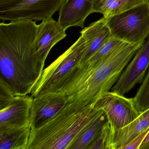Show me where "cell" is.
<instances>
[{"mask_svg":"<svg viewBox=\"0 0 149 149\" xmlns=\"http://www.w3.org/2000/svg\"><path fill=\"white\" fill-rule=\"evenodd\" d=\"M93 103L68 101L47 123L31 130L28 149H68L81 129L102 111Z\"/></svg>","mask_w":149,"mask_h":149,"instance_id":"2","label":"cell"},{"mask_svg":"<svg viewBox=\"0 0 149 149\" xmlns=\"http://www.w3.org/2000/svg\"><path fill=\"white\" fill-rule=\"evenodd\" d=\"M68 102L64 94L49 92L33 97L31 109L32 130H36L52 119Z\"/></svg>","mask_w":149,"mask_h":149,"instance_id":"9","label":"cell"},{"mask_svg":"<svg viewBox=\"0 0 149 149\" xmlns=\"http://www.w3.org/2000/svg\"><path fill=\"white\" fill-rule=\"evenodd\" d=\"M149 128V109L142 112L131 123L121 129L111 130L108 149H121Z\"/></svg>","mask_w":149,"mask_h":149,"instance_id":"14","label":"cell"},{"mask_svg":"<svg viewBox=\"0 0 149 149\" xmlns=\"http://www.w3.org/2000/svg\"><path fill=\"white\" fill-rule=\"evenodd\" d=\"M107 121L106 115L101 111L81 129L68 149H88Z\"/></svg>","mask_w":149,"mask_h":149,"instance_id":"15","label":"cell"},{"mask_svg":"<svg viewBox=\"0 0 149 149\" xmlns=\"http://www.w3.org/2000/svg\"><path fill=\"white\" fill-rule=\"evenodd\" d=\"M37 31L33 21L0 24V83L14 96L31 94L44 70L36 48Z\"/></svg>","mask_w":149,"mask_h":149,"instance_id":"1","label":"cell"},{"mask_svg":"<svg viewBox=\"0 0 149 149\" xmlns=\"http://www.w3.org/2000/svg\"><path fill=\"white\" fill-rule=\"evenodd\" d=\"M133 101L137 110L141 113L149 109V68Z\"/></svg>","mask_w":149,"mask_h":149,"instance_id":"19","label":"cell"},{"mask_svg":"<svg viewBox=\"0 0 149 149\" xmlns=\"http://www.w3.org/2000/svg\"><path fill=\"white\" fill-rule=\"evenodd\" d=\"M32 125L0 130V149H28Z\"/></svg>","mask_w":149,"mask_h":149,"instance_id":"16","label":"cell"},{"mask_svg":"<svg viewBox=\"0 0 149 149\" xmlns=\"http://www.w3.org/2000/svg\"><path fill=\"white\" fill-rule=\"evenodd\" d=\"M145 1V0H94L93 11L102 14L104 18H110Z\"/></svg>","mask_w":149,"mask_h":149,"instance_id":"17","label":"cell"},{"mask_svg":"<svg viewBox=\"0 0 149 149\" xmlns=\"http://www.w3.org/2000/svg\"><path fill=\"white\" fill-rule=\"evenodd\" d=\"M139 149H149V131L140 145Z\"/></svg>","mask_w":149,"mask_h":149,"instance_id":"23","label":"cell"},{"mask_svg":"<svg viewBox=\"0 0 149 149\" xmlns=\"http://www.w3.org/2000/svg\"><path fill=\"white\" fill-rule=\"evenodd\" d=\"M143 43H124L91 70L84 82L68 101H87L93 103L103 93L109 91Z\"/></svg>","mask_w":149,"mask_h":149,"instance_id":"3","label":"cell"},{"mask_svg":"<svg viewBox=\"0 0 149 149\" xmlns=\"http://www.w3.org/2000/svg\"><path fill=\"white\" fill-rule=\"evenodd\" d=\"M84 41V49L80 65L85 63L111 36L106 18L91 23L81 31Z\"/></svg>","mask_w":149,"mask_h":149,"instance_id":"13","label":"cell"},{"mask_svg":"<svg viewBox=\"0 0 149 149\" xmlns=\"http://www.w3.org/2000/svg\"><path fill=\"white\" fill-rule=\"evenodd\" d=\"M124 43L122 41L111 36L85 63L95 68Z\"/></svg>","mask_w":149,"mask_h":149,"instance_id":"18","label":"cell"},{"mask_svg":"<svg viewBox=\"0 0 149 149\" xmlns=\"http://www.w3.org/2000/svg\"><path fill=\"white\" fill-rule=\"evenodd\" d=\"M84 49V41L80 36L67 51L43 70L31 92L33 97L48 93L73 68L79 64Z\"/></svg>","mask_w":149,"mask_h":149,"instance_id":"6","label":"cell"},{"mask_svg":"<svg viewBox=\"0 0 149 149\" xmlns=\"http://www.w3.org/2000/svg\"><path fill=\"white\" fill-rule=\"evenodd\" d=\"M149 67V36L135 54L116 84L112 92L124 95L143 81Z\"/></svg>","mask_w":149,"mask_h":149,"instance_id":"8","label":"cell"},{"mask_svg":"<svg viewBox=\"0 0 149 149\" xmlns=\"http://www.w3.org/2000/svg\"><path fill=\"white\" fill-rule=\"evenodd\" d=\"M66 30L51 18L42 22L38 25L36 39V48L39 57L45 62L51 49L67 36Z\"/></svg>","mask_w":149,"mask_h":149,"instance_id":"12","label":"cell"},{"mask_svg":"<svg viewBox=\"0 0 149 149\" xmlns=\"http://www.w3.org/2000/svg\"><path fill=\"white\" fill-rule=\"evenodd\" d=\"M112 37L128 44L143 43L149 36V2L106 18Z\"/></svg>","mask_w":149,"mask_h":149,"instance_id":"4","label":"cell"},{"mask_svg":"<svg viewBox=\"0 0 149 149\" xmlns=\"http://www.w3.org/2000/svg\"><path fill=\"white\" fill-rule=\"evenodd\" d=\"M14 96L7 87L0 83V109L5 107Z\"/></svg>","mask_w":149,"mask_h":149,"instance_id":"21","label":"cell"},{"mask_svg":"<svg viewBox=\"0 0 149 149\" xmlns=\"http://www.w3.org/2000/svg\"><path fill=\"white\" fill-rule=\"evenodd\" d=\"M66 0H0V19L13 22L52 18Z\"/></svg>","mask_w":149,"mask_h":149,"instance_id":"5","label":"cell"},{"mask_svg":"<svg viewBox=\"0 0 149 149\" xmlns=\"http://www.w3.org/2000/svg\"><path fill=\"white\" fill-rule=\"evenodd\" d=\"M33 97L15 96L0 109V130L25 127L31 124V109Z\"/></svg>","mask_w":149,"mask_h":149,"instance_id":"10","label":"cell"},{"mask_svg":"<svg viewBox=\"0 0 149 149\" xmlns=\"http://www.w3.org/2000/svg\"><path fill=\"white\" fill-rule=\"evenodd\" d=\"M146 1H147L149 2V0H146Z\"/></svg>","mask_w":149,"mask_h":149,"instance_id":"24","label":"cell"},{"mask_svg":"<svg viewBox=\"0 0 149 149\" xmlns=\"http://www.w3.org/2000/svg\"><path fill=\"white\" fill-rule=\"evenodd\" d=\"M93 107L104 112L111 130H118L126 126L140 114L135 107L133 98H127L111 91L99 96L93 103Z\"/></svg>","mask_w":149,"mask_h":149,"instance_id":"7","label":"cell"},{"mask_svg":"<svg viewBox=\"0 0 149 149\" xmlns=\"http://www.w3.org/2000/svg\"><path fill=\"white\" fill-rule=\"evenodd\" d=\"M110 130V125L108 121L88 149H108L107 144Z\"/></svg>","mask_w":149,"mask_h":149,"instance_id":"20","label":"cell"},{"mask_svg":"<svg viewBox=\"0 0 149 149\" xmlns=\"http://www.w3.org/2000/svg\"><path fill=\"white\" fill-rule=\"evenodd\" d=\"M94 0H66L60 10L58 22L67 30L70 27H84L86 18L94 13Z\"/></svg>","mask_w":149,"mask_h":149,"instance_id":"11","label":"cell"},{"mask_svg":"<svg viewBox=\"0 0 149 149\" xmlns=\"http://www.w3.org/2000/svg\"><path fill=\"white\" fill-rule=\"evenodd\" d=\"M149 131V128L140 133L130 143L121 148V149H139L140 145L143 142Z\"/></svg>","mask_w":149,"mask_h":149,"instance_id":"22","label":"cell"}]
</instances>
